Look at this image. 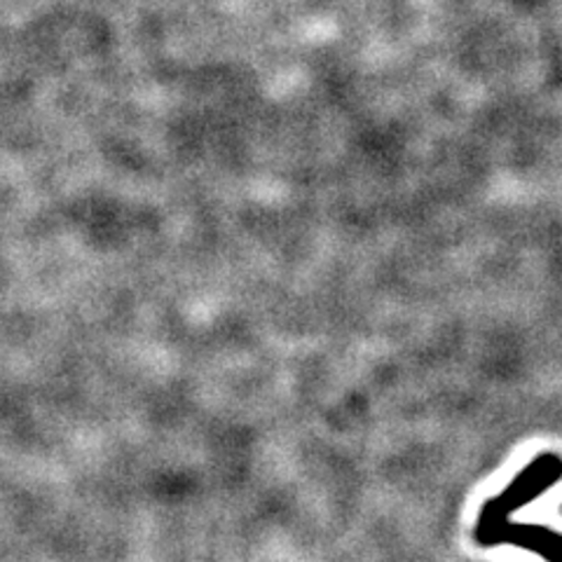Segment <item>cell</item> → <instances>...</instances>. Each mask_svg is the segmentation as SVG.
<instances>
[{"mask_svg": "<svg viewBox=\"0 0 562 562\" xmlns=\"http://www.w3.org/2000/svg\"><path fill=\"white\" fill-rule=\"evenodd\" d=\"M562 479V457L555 452H543L527 464L518 476L508 483L497 497L487 499L481 506V514L473 527V539L481 541L497 525L506 522L520 508L539 499Z\"/></svg>", "mask_w": 562, "mask_h": 562, "instance_id": "1", "label": "cell"}]
</instances>
